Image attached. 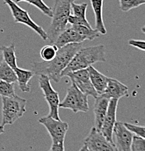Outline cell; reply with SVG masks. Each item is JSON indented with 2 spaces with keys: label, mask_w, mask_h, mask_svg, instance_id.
<instances>
[{
  "label": "cell",
  "mask_w": 145,
  "mask_h": 151,
  "mask_svg": "<svg viewBox=\"0 0 145 151\" xmlns=\"http://www.w3.org/2000/svg\"><path fill=\"white\" fill-rule=\"evenodd\" d=\"M82 48V44L73 43L61 47L56 55L50 61L34 62L32 71L37 76H46L55 82H59L62 78L61 73L67 68L72 58Z\"/></svg>",
  "instance_id": "cell-1"
},
{
  "label": "cell",
  "mask_w": 145,
  "mask_h": 151,
  "mask_svg": "<svg viewBox=\"0 0 145 151\" xmlns=\"http://www.w3.org/2000/svg\"><path fill=\"white\" fill-rule=\"evenodd\" d=\"M99 62H106L104 45H100L81 48L72 58L67 68L63 70L61 76H66L67 73L71 72L88 68L93 64Z\"/></svg>",
  "instance_id": "cell-2"
},
{
  "label": "cell",
  "mask_w": 145,
  "mask_h": 151,
  "mask_svg": "<svg viewBox=\"0 0 145 151\" xmlns=\"http://www.w3.org/2000/svg\"><path fill=\"white\" fill-rule=\"evenodd\" d=\"M75 1L76 0H55L52 9V21L46 31L48 39L51 44L54 43L58 35L67 28L68 18L72 13L71 4Z\"/></svg>",
  "instance_id": "cell-3"
},
{
  "label": "cell",
  "mask_w": 145,
  "mask_h": 151,
  "mask_svg": "<svg viewBox=\"0 0 145 151\" xmlns=\"http://www.w3.org/2000/svg\"><path fill=\"white\" fill-rule=\"evenodd\" d=\"M2 118L1 126L14 124L21 118L26 111L27 100L16 95L9 97H1Z\"/></svg>",
  "instance_id": "cell-4"
},
{
  "label": "cell",
  "mask_w": 145,
  "mask_h": 151,
  "mask_svg": "<svg viewBox=\"0 0 145 151\" xmlns=\"http://www.w3.org/2000/svg\"><path fill=\"white\" fill-rule=\"evenodd\" d=\"M69 109L74 113L89 111L88 96L81 92L74 83L68 88L67 95L62 102H60L59 108Z\"/></svg>",
  "instance_id": "cell-5"
},
{
  "label": "cell",
  "mask_w": 145,
  "mask_h": 151,
  "mask_svg": "<svg viewBox=\"0 0 145 151\" xmlns=\"http://www.w3.org/2000/svg\"><path fill=\"white\" fill-rule=\"evenodd\" d=\"M4 3L7 4L10 8L15 23H21V24L26 25V26L35 31L39 37L42 38V40L46 41L48 39V34L46 31H44L43 28L37 25L31 18L28 11L20 7L13 0H4Z\"/></svg>",
  "instance_id": "cell-6"
},
{
  "label": "cell",
  "mask_w": 145,
  "mask_h": 151,
  "mask_svg": "<svg viewBox=\"0 0 145 151\" xmlns=\"http://www.w3.org/2000/svg\"><path fill=\"white\" fill-rule=\"evenodd\" d=\"M39 86L43 92L45 100L50 108L48 116L57 120H61L59 117V94L52 86L50 79L46 76H39Z\"/></svg>",
  "instance_id": "cell-7"
},
{
  "label": "cell",
  "mask_w": 145,
  "mask_h": 151,
  "mask_svg": "<svg viewBox=\"0 0 145 151\" xmlns=\"http://www.w3.org/2000/svg\"><path fill=\"white\" fill-rule=\"evenodd\" d=\"M39 124L46 128L53 143L64 142L65 137L69 129V124L61 120H57L48 115L39 119Z\"/></svg>",
  "instance_id": "cell-8"
},
{
  "label": "cell",
  "mask_w": 145,
  "mask_h": 151,
  "mask_svg": "<svg viewBox=\"0 0 145 151\" xmlns=\"http://www.w3.org/2000/svg\"><path fill=\"white\" fill-rule=\"evenodd\" d=\"M90 151H117L115 145L102 134L95 127H92L89 134L83 140Z\"/></svg>",
  "instance_id": "cell-9"
},
{
  "label": "cell",
  "mask_w": 145,
  "mask_h": 151,
  "mask_svg": "<svg viewBox=\"0 0 145 151\" xmlns=\"http://www.w3.org/2000/svg\"><path fill=\"white\" fill-rule=\"evenodd\" d=\"M133 134L128 129L123 122H117L113 129V142L117 151H132Z\"/></svg>",
  "instance_id": "cell-10"
},
{
  "label": "cell",
  "mask_w": 145,
  "mask_h": 151,
  "mask_svg": "<svg viewBox=\"0 0 145 151\" xmlns=\"http://www.w3.org/2000/svg\"><path fill=\"white\" fill-rule=\"evenodd\" d=\"M66 76L69 77L72 82L76 85L77 87L87 96H92L94 98H96L99 96L91 83L87 68L67 73Z\"/></svg>",
  "instance_id": "cell-11"
},
{
  "label": "cell",
  "mask_w": 145,
  "mask_h": 151,
  "mask_svg": "<svg viewBox=\"0 0 145 151\" xmlns=\"http://www.w3.org/2000/svg\"><path fill=\"white\" fill-rule=\"evenodd\" d=\"M118 101L119 100L117 99H110L107 114L104 119L103 124L100 130L102 134L111 142H113V129H114L115 124L117 122L116 115Z\"/></svg>",
  "instance_id": "cell-12"
},
{
  "label": "cell",
  "mask_w": 145,
  "mask_h": 151,
  "mask_svg": "<svg viewBox=\"0 0 145 151\" xmlns=\"http://www.w3.org/2000/svg\"><path fill=\"white\" fill-rule=\"evenodd\" d=\"M110 99L103 95H99L95 98L94 107V127L100 131L106 116Z\"/></svg>",
  "instance_id": "cell-13"
},
{
  "label": "cell",
  "mask_w": 145,
  "mask_h": 151,
  "mask_svg": "<svg viewBox=\"0 0 145 151\" xmlns=\"http://www.w3.org/2000/svg\"><path fill=\"white\" fill-rule=\"evenodd\" d=\"M101 95L109 99L115 98L120 100L121 97L128 96V87L115 78H109L106 89Z\"/></svg>",
  "instance_id": "cell-14"
},
{
  "label": "cell",
  "mask_w": 145,
  "mask_h": 151,
  "mask_svg": "<svg viewBox=\"0 0 145 151\" xmlns=\"http://www.w3.org/2000/svg\"><path fill=\"white\" fill-rule=\"evenodd\" d=\"M86 39L82 37L78 32L74 31L72 28H66L64 31L61 33L56 38L53 45H56L58 49L63 47L69 44L80 43L82 44Z\"/></svg>",
  "instance_id": "cell-15"
},
{
  "label": "cell",
  "mask_w": 145,
  "mask_h": 151,
  "mask_svg": "<svg viewBox=\"0 0 145 151\" xmlns=\"http://www.w3.org/2000/svg\"><path fill=\"white\" fill-rule=\"evenodd\" d=\"M87 69L88 73H89L90 78H91V81L94 89L96 91L98 94L101 95L104 93V90L106 89L109 78L96 70L94 66H89Z\"/></svg>",
  "instance_id": "cell-16"
},
{
  "label": "cell",
  "mask_w": 145,
  "mask_h": 151,
  "mask_svg": "<svg viewBox=\"0 0 145 151\" xmlns=\"http://www.w3.org/2000/svg\"><path fill=\"white\" fill-rule=\"evenodd\" d=\"M15 71L17 76V82L20 91L25 93L29 92L31 91V87L29 85V82L35 75L34 72L32 70L20 68L18 67L15 69Z\"/></svg>",
  "instance_id": "cell-17"
},
{
  "label": "cell",
  "mask_w": 145,
  "mask_h": 151,
  "mask_svg": "<svg viewBox=\"0 0 145 151\" xmlns=\"http://www.w3.org/2000/svg\"><path fill=\"white\" fill-rule=\"evenodd\" d=\"M92 8L95 15L96 30L102 35L107 34V29L104 23L103 16H102V8H103V1L102 0H91Z\"/></svg>",
  "instance_id": "cell-18"
},
{
  "label": "cell",
  "mask_w": 145,
  "mask_h": 151,
  "mask_svg": "<svg viewBox=\"0 0 145 151\" xmlns=\"http://www.w3.org/2000/svg\"><path fill=\"white\" fill-rule=\"evenodd\" d=\"M0 51L3 56V60L7 63L11 68L15 70L17 65V58L15 55V44H11L9 46L0 47Z\"/></svg>",
  "instance_id": "cell-19"
},
{
  "label": "cell",
  "mask_w": 145,
  "mask_h": 151,
  "mask_svg": "<svg viewBox=\"0 0 145 151\" xmlns=\"http://www.w3.org/2000/svg\"><path fill=\"white\" fill-rule=\"evenodd\" d=\"M0 80L12 84L17 82V76L15 70L4 60L0 65Z\"/></svg>",
  "instance_id": "cell-20"
},
{
  "label": "cell",
  "mask_w": 145,
  "mask_h": 151,
  "mask_svg": "<svg viewBox=\"0 0 145 151\" xmlns=\"http://www.w3.org/2000/svg\"><path fill=\"white\" fill-rule=\"evenodd\" d=\"M71 28L84 37L86 40L93 41L100 37V33L96 29H93L92 27L86 26H72Z\"/></svg>",
  "instance_id": "cell-21"
},
{
  "label": "cell",
  "mask_w": 145,
  "mask_h": 151,
  "mask_svg": "<svg viewBox=\"0 0 145 151\" xmlns=\"http://www.w3.org/2000/svg\"><path fill=\"white\" fill-rule=\"evenodd\" d=\"M20 1H26V2L29 3L31 5L34 6L39 9L44 15H47L49 18L53 17V12H52V9L49 7L43 1V0H16L15 2L18 3Z\"/></svg>",
  "instance_id": "cell-22"
},
{
  "label": "cell",
  "mask_w": 145,
  "mask_h": 151,
  "mask_svg": "<svg viewBox=\"0 0 145 151\" xmlns=\"http://www.w3.org/2000/svg\"><path fill=\"white\" fill-rule=\"evenodd\" d=\"M58 48L55 45H45L41 49L40 56L44 61H50L56 55Z\"/></svg>",
  "instance_id": "cell-23"
},
{
  "label": "cell",
  "mask_w": 145,
  "mask_h": 151,
  "mask_svg": "<svg viewBox=\"0 0 145 151\" xmlns=\"http://www.w3.org/2000/svg\"><path fill=\"white\" fill-rule=\"evenodd\" d=\"M120 8L123 12H128L145 4V0H119Z\"/></svg>",
  "instance_id": "cell-24"
},
{
  "label": "cell",
  "mask_w": 145,
  "mask_h": 151,
  "mask_svg": "<svg viewBox=\"0 0 145 151\" xmlns=\"http://www.w3.org/2000/svg\"><path fill=\"white\" fill-rule=\"evenodd\" d=\"M15 95L14 84L0 80V97H9Z\"/></svg>",
  "instance_id": "cell-25"
},
{
  "label": "cell",
  "mask_w": 145,
  "mask_h": 151,
  "mask_svg": "<svg viewBox=\"0 0 145 151\" xmlns=\"http://www.w3.org/2000/svg\"><path fill=\"white\" fill-rule=\"evenodd\" d=\"M72 15L78 18L82 19H87L86 18V10L88 8L87 3H82V4H77L75 1L72 2Z\"/></svg>",
  "instance_id": "cell-26"
},
{
  "label": "cell",
  "mask_w": 145,
  "mask_h": 151,
  "mask_svg": "<svg viewBox=\"0 0 145 151\" xmlns=\"http://www.w3.org/2000/svg\"><path fill=\"white\" fill-rule=\"evenodd\" d=\"M124 125L128 129L130 130L133 134H135L136 136L145 139V127L128 124V123H124Z\"/></svg>",
  "instance_id": "cell-27"
},
{
  "label": "cell",
  "mask_w": 145,
  "mask_h": 151,
  "mask_svg": "<svg viewBox=\"0 0 145 151\" xmlns=\"http://www.w3.org/2000/svg\"><path fill=\"white\" fill-rule=\"evenodd\" d=\"M132 151H145V139L140 137L133 136L131 145Z\"/></svg>",
  "instance_id": "cell-28"
},
{
  "label": "cell",
  "mask_w": 145,
  "mask_h": 151,
  "mask_svg": "<svg viewBox=\"0 0 145 151\" xmlns=\"http://www.w3.org/2000/svg\"><path fill=\"white\" fill-rule=\"evenodd\" d=\"M68 23H70L72 26H86L88 27H91V24L88 21L87 19H82L71 14L68 18Z\"/></svg>",
  "instance_id": "cell-29"
},
{
  "label": "cell",
  "mask_w": 145,
  "mask_h": 151,
  "mask_svg": "<svg viewBox=\"0 0 145 151\" xmlns=\"http://www.w3.org/2000/svg\"><path fill=\"white\" fill-rule=\"evenodd\" d=\"M128 45L130 46L138 49L145 52V40H138V39H130Z\"/></svg>",
  "instance_id": "cell-30"
},
{
  "label": "cell",
  "mask_w": 145,
  "mask_h": 151,
  "mask_svg": "<svg viewBox=\"0 0 145 151\" xmlns=\"http://www.w3.org/2000/svg\"><path fill=\"white\" fill-rule=\"evenodd\" d=\"M48 151H65L64 142L52 143L51 147Z\"/></svg>",
  "instance_id": "cell-31"
},
{
  "label": "cell",
  "mask_w": 145,
  "mask_h": 151,
  "mask_svg": "<svg viewBox=\"0 0 145 151\" xmlns=\"http://www.w3.org/2000/svg\"><path fill=\"white\" fill-rule=\"evenodd\" d=\"M79 151H90V150H88L87 146L85 145H83V147H82L80 149V150H79Z\"/></svg>",
  "instance_id": "cell-32"
},
{
  "label": "cell",
  "mask_w": 145,
  "mask_h": 151,
  "mask_svg": "<svg viewBox=\"0 0 145 151\" xmlns=\"http://www.w3.org/2000/svg\"><path fill=\"white\" fill-rule=\"evenodd\" d=\"M4 133V127H2V126L0 125V135L1 134Z\"/></svg>",
  "instance_id": "cell-33"
},
{
  "label": "cell",
  "mask_w": 145,
  "mask_h": 151,
  "mask_svg": "<svg viewBox=\"0 0 145 151\" xmlns=\"http://www.w3.org/2000/svg\"><path fill=\"white\" fill-rule=\"evenodd\" d=\"M2 61H3V56H2V54H1V52H0V65H1Z\"/></svg>",
  "instance_id": "cell-34"
},
{
  "label": "cell",
  "mask_w": 145,
  "mask_h": 151,
  "mask_svg": "<svg viewBox=\"0 0 145 151\" xmlns=\"http://www.w3.org/2000/svg\"><path fill=\"white\" fill-rule=\"evenodd\" d=\"M141 31H142L144 34H145V26H143V27L141 28Z\"/></svg>",
  "instance_id": "cell-35"
},
{
  "label": "cell",
  "mask_w": 145,
  "mask_h": 151,
  "mask_svg": "<svg viewBox=\"0 0 145 151\" xmlns=\"http://www.w3.org/2000/svg\"><path fill=\"white\" fill-rule=\"evenodd\" d=\"M102 1H104V0H102Z\"/></svg>",
  "instance_id": "cell-36"
}]
</instances>
